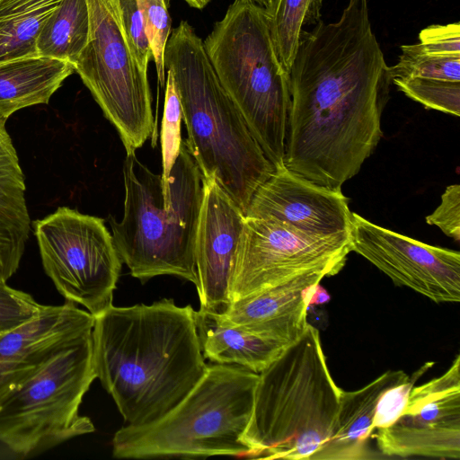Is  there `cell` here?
I'll return each instance as SVG.
<instances>
[{"mask_svg":"<svg viewBox=\"0 0 460 460\" xmlns=\"http://www.w3.org/2000/svg\"><path fill=\"white\" fill-rule=\"evenodd\" d=\"M460 356L440 376L413 386L400 416L377 429L389 456L460 458Z\"/></svg>","mask_w":460,"mask_h":460,"instance_id":"7c38bea8","label":"cell"},{"mask_svg":"<svg viewBox=\"0 0 460 460\" xmlns=\"http://www.w3.org/2000/svg\"><path fill=\"white\" fill-rule=\"evenodd\" d=\"M264 9L279 58L289 72L302 28L321 20V6L316 0H275Z\"/></svg>","mask_w":460,"mask_h":460,"instance_id":"cb8c5ba5","label":"cell"},{"mask_svg":"<svg viewBox=\"0 0 460 460\" xmlns=\"http://www.w3.org/2000/svg\"><path fill=\"white\" fill-rule=\"evenodd\" d=\"M329 299L330 296L327 291L320 284H317L312 293L310 305L326 303Z\"/></svg>","mask_w":460,"mask_h":460,"instance_id":"836d02e7","label":"cell"},{"mask_svg":"<svg viewBox=\"0 0 460 460\" xmlns=\"http://www.w3.org/2000/svg\"><path fill=\"white\" fill-rule=\"evenodd\" d=\"M327 277L323 272H310L233 302L224 314L225 322L234 325H253L292 312L310 299L314 287Z\"/></svg>","mask_w":460,"mask_h":460,"instance_id":"44dd1931","label":"cell"},{"mask_svg":"<svg viewBox=\"0 0 460 460\" xmlns=\"http://www.w3.org/2000/svg\"><path fill=\"white\" fill-rule=\"evenodd\" d=\"M351 252L370 261L397 286L435 303L460 301V253L377 226L352 212Z\"/></svg>","mask_w":460,"mask_h":460,"instance_id":"4fadbf2b","label":"cell"},{"mask_svg":"<svg viewBox=\"0 0 460 460\" xmlns=\"http://www.w3.org/2000/svg\"><path fill=\"white\" fill-rule=\"evenodd\" d=\"M402 370L387 371L364 387L341 391L331 437L314 460H359L367 456V440L382 394L410 379Z\"/></svg>","mask_w":460,"mask_h":460,"instance_id":"ac0fdd59","label":"cell"},{"mask_svg":"<svg viewBox=\"0 0 460 460\" xmlns=\"http://www.w3.org/2000/svg\"><path fill=\"white\" fill-rule=\"evenodd\" d=\"M419 48L425 53L460 57V23L459 22L446 25H431L419 34Z\"/></svg>","mask_w":460,"mask_h":460,"instance_id":"4dcf8cb0","label":"cell"},{"mask_svg":"<svg viewBox=\"0 0 460 460\" xmlns=\"http://www.w3.org/2000/svg\"><path fill=\"white\" fill-rule=\"evenodd\" d=\"M87 2L90 37L75 72L118 131L127 154L135 153L155 128L147 71L127 37L119 0Z\"/></svg>","mask_w":460,"mask_h":460,"instance_id":"9c48e42d","label":"cell"},{"mask_svg":"<svg viewBox=\"0 0 460 460\" xmlns=\"http://www.w3.org/2000/svg\"><path fill=\"white\" fill-rule=\"evenodd\" d=\"M341 391L328 368L319 331L308 323L259 373L243 434L247 458L314 460L331 437Z\"/></svg>","mask_w":460,"mask_h":460,"instance_id":"5b68a950","label":"cell"},{"mask_svg":"<svg viewBox=\"0 0 460 460\" xmlns=\"http://www.w3.org/2000/svg\"><path fill=\"white\" fill-rule=\"evenodd\" d=\"M223 88L274 168L285 166L291 106L283 66L263 7L234 0L203 41Z\"/></svg>","mask_w":460,"mask_h":460,"instance_id":"52a82bcc","label":"cell"},{"mask_svg":"<svg viewBox=\"0 0 460 460\" xmlns=\"http://www.w3.org/2000/svg\"><path fill=\"white\" fill-rule=\"evenodd\" d=\"M392 83L427 108L460 115V82L413 77L395 78Z\"/></svg>","mask_w":460,"mask_h":460,"instance_id":"484cf974","label":"cell"},{"mask_svg":"<svg viewBox=\"0 0 460 460\" xmlns=\"http://www.w3.org/2000/svg\"><path fill=\"white\" fill-rule=\"evenodd\" d=\"M32 226L45 272L66 300L93 316L111 306L122 261L104 220L60 207Z\"/></svg>","mask_w":460,"mask_h":460,"instance_id":"30bf717a","label":"cell"},{"mask_svg":"<svg viewBox=\"0 0 460 460\" xmlns=\"http://www.w3.org/2000/svg\"><path fill=\"white\" fill-rule=\"evenodd\" d=\"M96 377L128 425L155 421L173 409L207 369L195 310L164 298L151 305H111L94 316Z\"/></svg>","mask_w":460,"mask_h":460,"instance_id":"7a4b0ae2","label":"cell"},{"mask_svg":"<svg viewBox=\"0 0 460 460\" xmlns=\"http://www.w3.org/2000/svg\"><path fill=\"white\" fill-rule=\"evenodd\" d=\"M197 332L205 358L213 363L234 364L259 374L305 332L307 319L286 324L249 329L230 324L218 314L195 311Z\"/></svg>","mask_w":460,"mask_h":460,"instance_id":"e0dca14e","label":"cell"},{"mask_svg":"<svg viewBox=\"0 0 460 460\" xmlns=\"http://www.w3.org/2000/svg\"><path fill=\"white\" fill-rule=\"evenodd\" d=\"M74 72L69 61L39 55L0 63V118L7 119L21 109L49 103Z\"/></svg>","mask_w":460,"mask_h":460,"instance_id":"ffe728a7","label":"cell"},{"mask_svg":"<svg viewBox=\"0 0 460 460\" xmlns=\"http://www.w3.org/2000/svg\"><path fill=\"white\" fill-rule=\"evenodd\" d=\"M44 306L31 295L0 281V336L34 319Z\"/></svg>","mask_w":460,"mask_h":460,"instance_id":"f1b7e54d","label":"cell"},{"mask_svg":"<svg viewBox=\"0 0 460 460\" xmlns=\"http://www.w3.org/2000/svg\"><path fill=\"white\" fill-rule=\"evenodd\" d=\"M62 0H0V63L37 56L36 42Z\"/></svg>","mask_w":460,"mask_h":460,"instance_id":"7402d4cb","label":"cell"},{"mask_svg":"<svg viewBox=\"0 0 460 460\" xmlns=\"http://www.w3.org/2000/svg\"><path fill=\"white\" fill-rule=\"evenodd\" d=\"M431 364V363H429ZM429 364L423 366L404 383L389 388L381 396L373 420V429L391 425L402 413L415 381L423 374Z\"/></svg>","mask_w":460,"mask_h":460,"instance_id":"1f68e13d","label":"cell"},{"mask_svg":"<svg viewBox=\"0 0 460 460\" xmlns=\"http://www.w3.org/2000/svg\"><path fill=\"white\" fill-rule=\"evenodd\" d=\"M124 214L109 216L119 256L142 282L160 275L197 282L194 246L203 193V175L182 140L167 183L164 203L162 176L135 153L123 164Z\"/></svg>","mask_w":460,"mask_h":460,"instance_id":"277c9868","label":"cell"},{"mask_svg":"<svg viewBox=\"0 0 460 460\" xmlns=\"http://www.w3.org/2000/svg\"><path fill=\"white\" fill-rule=\"evenodd\" d=\"M119 4L127 37L139 64L147 71L152 50L146 32L140 2L139 0H119Z\"/></svg>","mask_w":460,"mask_h":460,"instance_id":"f546056e","label":"cell"},{"mask_svg":"<svg viewBox=\"0 0 460 460\" xmlns=\"http://www.w3.org/2000/svg\"><path fill=\"white\" fill-rule=\"evenodd\" d=\"M94 316L73 302L45 305L34 319L0 336V382L40 366L91 334Z\"/></svg>","mask_w":460,"mask_h":460,"instance_id":"2e32d148","label":"cell"},{"mask_svg":"<svg viewBox=\"0 0 460 460\" xmlns=\"http://www.w3.org/2000/svg\"><path fill=\"white\" fill-rule=\"evenodd\" d=\"M244 213L215 177L203 178L196 231L195 287L200 308L224 314L231 305V283Z\"/></svg>","mask_w":460,"mask_h":460,"instance_id":"5bb4252c","label":"cell"},{"mask_svg":"<svg viewBox=\"0 0 460 460\" xmlns=\"http://www.w3.org/2000/svg\"><path fill=\"white\" fill-rule=\"evenodd\" d=\"M90 31L87 0H62L40 31L36 42L37 55L74 65L88 43Z\"/></svg>","mask_w":460,"mask_h":460,"instance_id":"603a6c76","label":"cell"},{"mask_svg":"<svg viewBox=\"0 0 460 460\" xmlns=\"http://www.w3.org/2000/svg\"><path fill=\"white\" fill-rule=\"evenodd\" d=\"M181 109L172 74L167 70L164 116L161 129L162 147V185L164 203L166 202L168 178L173 164L180 153L182 139L181 137Z\"/></svg>","mask_w":460,"mask_h":460,"instance_id":"4316f807","label":"cell"},{"mask_svg":"<svg viewBox=\"0 0 460 460\" xmlns=\"http://www.w3.org/2000/svg\"><path fill=\"white\" fill-rule=\"evenodd\" d=\"M190 6L197 9H203L209 0H185Z\"/></svg>","mask_w":460,"mask_h":460,"instance_id":"e575fe53","label":"cell"},{"mask_svg":"<svg viewBox=\"0 0 460 460\" xmlns=\"http://www.w3.org/2000/svg\"><path fill=\"white\" fill-rule=\"evenodd\" d=\"M288 74L285 166L341 190L383 137L392 83L367 0H349L339 21L302 30Z\"/></svg>","mask_w":460,"mask_h":460,"instance_id":"6da1fadb","label":"cell"},{"mask_svg":"<svg viewBox=\"0 0 460 460\" xmlns=\"http://www.w3.org/2000/svg\"><path fill=\"white\" fill-rule=\"evenodd\" d=\"M164 60L173 76L190 155L203 178L215 177L245 214L273 164L220 84L202 40L186 21L171 32Z\"/></svg>","mask_w":460,"mask_h":460,"instance_id":"3957f363","label":"cell"},{"mask_svg":"<svg viewBox=\"0 0 460 460\" xmlns=\"http://www.w3.org/2000/svg\"><path fill=\"white\" fill-rule=\"evenodd\" d=\"M95 378L91 333L45 363L3 379L0 442L27 456L93 432L79 408Z\"/></svg>","mask_w":460,"mask_h":460,"instance_id":"ba28073f","label":"cell"},{"mask_svg":"<svg viewBox=\"0 0 460 460\" xmlns=\"http://www.w3.org/2000/svg\"><path fill=\"white\" fill-rule=\"evenodd\" d=\"M350 234L316 235L271 217L244 218L231 283V304L310 272H340Z\"/></svg>","mask_w":460,"mask_h":460,"instance_id":"8fae6325","label":"cell"},{"mask_svg":"<svg viewBox=\"0 0 460 460\" xmlns=\"http://www.w3.org/2000/svg\"><path fill=\"white\" fill-rule=\"evenodd\" d=\"M247 217H271L303 232L350 234L352 212L341 190L317 184L286 166L274 169L253 193Z\"/></svg>","mask_w":460,"mask_h":460,"instance_id":"9a60e30c","label":"cell"},{"mask_svg":"<svg viewBox=\"0 0 460 460\" xmlns=\"http://www.w3.org/2000/svg\"><path fill=\"white\" fill-rule=\"evenodd\" d=\"M250 1L255 3L256 4L263 7V8H268L269 6H270L273 4V2L275 0H250Z\"/></svg>","mask_w":460,"mask_h":460,"instance_id":"d590c367","label":"cell"},{"mask_svg":"<svg viewBox=\"0 0 460 460\" xmlns=\"http://www.w3.org/2000/svg\"><path fill=\"white\" fill-rule=\"evenodd\" d=\"M318 5L322 6L323 0H316Z\"/></svg>","mask_w":460,"mask_h":460,"instance_id":"8d00e7d4","label":"cell"},{"mask_svg":"<svg viewBox=\"0 0 460 460\" xmlns=\"http://www.w3.org/2000/svg\"><path fill=\"white\" fill-rule=\"evenodd\" d=\"M259 374L234 364H207L201 379L162 418L126 425L112 438L119 459L246 457L249 423Z\"/></svg>","mask_w":460,"mask_h":460,"instance_id":"8992f818","label":"cell"},{"mask_svg":"<svg viewBox=\"0 0 460 460\" xmlns=\"http://www.w3.org/2000/svg\"><path fill=\"white\" fill-rule=\"evenodd\" d=\"M0 118V281L19 268L31 231L24 175L12 138Z\"/></svg>","mask_w":460,"mask_h":460,"instance_id":"d6986e66","label":"cell"},{"mask_svg":"<svg viewBox=\"0 0 460 460\" xmlns=\"http://www.w3.org/2000/svg\"><path fill=\"white\" fill-rule=\"evenodd\" d=\"M429 225L437 226L448 237L460 241V185L447 187L440 205L426 217Z\"/></svg>","mask_w":460,"mask_h":460,"instance_id":"d6a6232c","label":"cell"},{"mask_svg":"<svg viewBox=\"0 0 460 460\" xmlns=\"http://www.w3.org/2000/svg\"><path fill=\"white\" fill-rule=\"evenodd\" d=\"M398 62L389 66L391 78H429L460 82V57L435 56L418 43L401 46Z\"/></svg>","mask_w":460,"mask_h":460,"instance_id":"d4e9b609","label":"cell"},{"mask_svg":"<svg viewBox=\"0 0 460 460\" xmlns=\"http://www.w3.org/2000/svg\"><path fill=\"white\" fill-rule=\"evenodd\" d=\"M158 81L165 86L164 49L171 34L168 0H139Z\"/></svg>","mask_w":460,"mask_h":460,"instance_id":"83f0119b","label":"cell"}]
</instances>
